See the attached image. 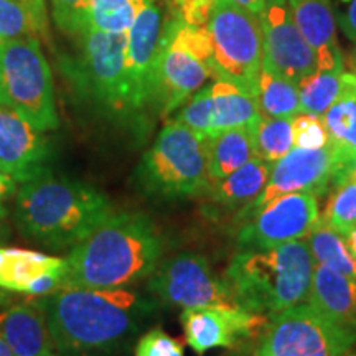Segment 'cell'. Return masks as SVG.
Wrapping results in <instances>:
<instances>
[{
	"mask_svg": "<svg viewBox=\"0 0 356 356\" xmlns=\"http://www.w3.org/2000/svg\"><path fill=\"white\" fill-rule=\"evenodd\" d=\"M38 305L58 356H124L155 309L126 289H60Z\"/></svg>",
	"mask_w": 356,
	"mask_h": 356,
	"instance_id": "6da1fadb",
	"label": "cell"
},
{
	"mask_svg": "<svg viewBox=\"0 0 356 356\" xmlns=\"http://www.w3.org/2000/svg\"><path fill=\"white\" fill-rule=\"evenodd\" d=\"M163 252L154 221L142 213H111L65 257L61 289H124L149 277Z\"/></svg>",
	"mask_w": 356,
	"mask_h": 356,
	"instance_id": "7a4b0ae2",
	"label": "cell"
},
{
	"mask_svg": "<svg viewBox=\"0 0 356 356\" xmlns=\"http://www.w3.org/2000/svg\"><path fill=\"white\" fill-rule=\"evenodd\" d=\"M111 213L108 197L95 186L47 168L17 188L13 221L32 243L63 251L88 238Z\"/></svg>",
	"mask_w": 356,
	"mask_h": 356,
	"instance_id": "3957f363",
	"label": "cell"
},
{
	"mask_svg": "<svg viewBox=\"0 0 356 356\" xmlns=\"http://www.w3.org/2000/svg\"><path fill=\"white\" fill-rule=\"evenodd\" d=\"M315 262L304 239L269 249H244L226 267L225 279L239 309L277 315L307 300Z\"/></svg>",
	"mask_w": 356,
	"mask_h": 356,
	"instance_id": "277c9868",
	"label": "cell"
},
{
	"mask_svg": "<svg viewBox=\"0 0 356 356\" xmlns=\"http://www.w3.org/2000/svg\"><path fill=\"white\" fill-rule=\"evenodd\" d=\"M137 180L147 195L177 200L207 195L210 188L207 139L170 121L142 157Z\"/></svg>",
	"mask_w": 356,
	"mask_h": 356,
	"instance_id": "5b68a950",
	"label": "cell"
},
{
	"mask_svg": "<svg viewBox=\"0 0 356 356\" xmlns=\"http://www.w3.org/2000/svg\"><path fill=\"white\" fill-rule=\"evenodd\" d=\"M211 70V38L207 25H186L175 15L163 26L154 109L167 118L200 91Z\"/></svg>",
	"mask_w": 356,
	"mask_h": 356,
	"instance_id": "8992f818",
	"label": "cell"
},
{
	"mask_svg": "<svg viewBox=\"0 0 356 356\" xmlns=\"http://www.w3.org/2000/svg\"><path fill=\"white\" fill-rule=\"evenodd\" d=\"M0 99L38 131L58 127L51 70L38 38L0 42Z\"/></svg>",
	"mask_w": 356,
	"mask_h": 356,
	"instance_id": "52a82bcc",
	"label": "cell"
},
{
	"mask_svg": "<svg viewBox=\"0 0 356 356\" xmlns=\"http://www.w3.org/2000/svg\"><path fill=\"white\" fill-rule=\"evenodd\" d=\"M207 29L211 38L213 78L256 96L264 56L259 17L231 0H215Z\"/></svg>",
	"mask_w": 356,
	"mask_h": 356,
	"instance_id": "ba28073f",
	"label": "cell"
},
{
	"mask_svg": "<svg viewBox=\"0 0 356 356\" xmlns=\"http://www.w3.org/2000/svg\"><path fill=\"white\" fill-rule=\"evenodd\" d=\"M356 345V330L333 323L307 302L273 315L254 356H343Z\"/></svg>",
	"mask_w": 356,
	"mask_h": 356,
	"instance_id": "9c48e42d",
	"label": "cell"
},
{
	"mask_svg": "<svg viewBox=\"0 0 356 356\" xmlns=\"http://www.w3.org/2000/svg\"><path fill=\"white\" fill-rule=\"evenodd\" d=\"M149 291L165 304L181 309H239L226 280L218 277L207 257L195 252H180L162 262L159 269L155 267Z\"/></svg>",
	"mask_w": 356,
	"mask_h": 356,
	"instance_id": "30bf717a",
	"label": "cell"
},
{
	"mask_svg": "<svg viewBox=\"0 0 356 356\" xmlns=\"http://www.w3.org/2000/svg\"><path fill=\"white\" fill-rule=\"evenodd\" d=\"M346 154L328 142L322 149H292L291 152L273 163L270 177L264 190L246 211L238 216V221L252 216L273 200L287 193L310 191L318 195L325 193L333 185L340 173Z\"/></svg>",
	"mask_w": 356,
	"mask_h": 356,
	"instance_id": "8fae6325",
	"label": "cell"
},
{
	"mask_svg": "<svg viewBox=\"0 0 356 356\" xmlns=\"http://www.w3.org/2000/svg\"><path fill=\"white\" fill-rule=\"evenodd\" d=\"M318 221L317 195L310 191L287 193L239 221L238 244L244 249H269L305 239Z\"/></svg>",
	"mask_w": 356,
	"mask_h": 356,
	"instance_id": "7c38bea8",
	"label": "cell"
},
{
	"mask_svg": "<svg viewBox=\"0 0 356 356\" xmlns=\"http://www.w3.org/2000/svg\"><path fill=\"white\" fill-rule=\"evenodd\" d=\"M259 22L262 68L293 84L317 71V56L297 29L287 0H266Z\"/></svg>",
	"mask_w": 356,
	"mask_h": 356,
	"instance_id": "4fadbf2b",
	"label": "cell"
},
{
	"mask_svg": "<svg viewBox=\"0 0 356 356\" xmlns=\"http://www.w3.org/2000/svg\"><path fill=\"white\" fill-rule=\"evenodd\" d=\"M163 26L160 8L149 3L127 32V108L131 118H142L145 111L154 108Z\"/></svg>",
	"mask_w": 356,
	"mask_h": 356,
	"instance_id": "5bb4252c",
	"label": "cell"
},
{
	"mask_svg": "<svg viewBox=\"0 0 356 356\" xmlns=\"http://www.w3.org/2000/svg\"><path fill=\"white\" fill-rule=\"evenodd\" d=\"M83 37L84 76L92 96L114 114H127V32L86 30Z\"/></svg>",
	"mask_w": 356,
	"mask_h": 356,
	"instance_id": "9a60e30c",
	"label": "cell"
},
{
	"mask_svg": "<svg viewBox=\"0 0 356 356\" xmlns=\"http://www.w3.org/2000/svg\"><path fill=\"white\" fill-rule=\"evenodd\" d=\"M180 320L186 345L198 355L215 348H233L267 323L266 315L222 307L184 309Z\"/></svg>",
	"mask_w": 356,
	"mask_h": 356,
	"instance_id": "2e32d148",
	"label": "cell"
},
{
	"mask_svg": "<svg viewBox=\"0 0 356 356\" xmlns=\"http://www.w3.org/2000/svg\"><path fill=\"white\" fill-rule=\"evenodd\" d=\"M48 157L43 132L0 99V172L20 185L47 170Z\"/></svg>",
	"mask_w": 356,
	"mask_h": 356,
	"instance_id": "e0dca14e",
	"label": "cell"
},
{
	"mask_svg": "<svg viewBox=\"0 0 356 356\" xmlns=\"http://www.w3.org/2000/svg\"><path fill=\"white\" fill-rule=\"evenodd\" d=\"M292 19L317 56V70H345L332 0H287Z\"/></svg>",
	"mask_w": 356,
	"mask_h": 356,
	"instance_id": "ac0fdd59",
	"label": "cell"
},
{
	"mask_svg": "<svg viewBox=\"0 0 356 356\" xmlns=\"http://www.w3.org/2000/svg\"><path fill=\"white\" fill-rule=\"evenodd\" d=\"M0 338L13 356H53L50 333L38 302L0 312Z\"/></svg>",
	"mask_w": 356,
	"mask_h": 356,
	"instance_id": "d6986e66",
	"label": "cell"
},
{
	"mask_svg": "<svg viewBox=\"0 0 356 356\" xmlns=\"http://www.w3.org/2000/svg\"><path fill=\"white\" fill-rule=\"evenodd\" d=\"M305 302L333 323L356 330V280L315 266Z\"/></svg>",
	"mask_w": 356,
	"mask_h": 356,
	"instance_id": "ffe728a7",
	"label": "cell"
},
{
	"mask_svg": "<svg viewBox=\"0 0 356 356\" xmlns=\"http://www.w3.org/2000/svg\"><path fill=\"white\" fill-rule=\"evenodd\" d=\"M270 170L273 163L254 157L228 177L213 181L207 195L218 208L225 211H236L239 216L264 190Z\"/></svg>",
	"mask_w": 356,
	"mask_h": 356,
	"instance_id": "44dd1931",
	"label": "cell"
},
{
	"mask_svg": "<svg viewBox=\"0 0 356 356\" xmlns=\"http://www.w3.org/2000/svg\"><path fill=\"white\" fill-rule=\"evenodd\" d=\"M211 96L213 136L228 129L251 127L261 118L257 97L233 83L216 79L211 84Z\"/></svg>",
	"mask_w": 356,
	"mask_h": 356,
	"instance_id": "7402d4cb",
	"label": "cell"
},
{
	"mask_svg": "<svg viewBox=\"0 0 356 356\" xmlns=\"http://www.w3.org/2000/svg\"><path fill=\"white\" fill-rule=\"evenodd\" d=\"M207 154L211 184L228 177L256 157L249 127L228 129L215 134L207 139Z\"/></svg>",
	"mask_w": 356,
	"mask_h": 356,
	"instance_id": "603a6c76",
	"label": "cell"
},
{
	"mask_svg": "<svg viewBox=\"0 0 356 356\" xmlns=\"http://www.w3.org/2000/svg\"><path fill=\"white\" fill-rule=\"evenodd\" d=\"M328 139L341 152H356V74L343 71L341 91L322 115Z\"/></svg>",
	"mask_w": 356,
	"mask_h": 356,
	"instance_id": "cb8c5ba5",
	"label": "cell"
},
{
	"mask_svg": "<svg viewBox=\"0 0 356 356\" xmlns=\"http://www.w3.org/2000/svg\"><path fill=\"white\" fill-rule=\"evenodd\" d=\"M65 257H53L26 249H7L0 270V287L12 292H25L35 279L44 273L60 269Z\"/></svg>",
	"mask_w": 356,
	"mask_h": 356,
	"instance_id": "d4e9b609",
	"label": "cell"
},
{
	"mask_svg": "<svg viewBox=\"0 0 356 356\" xmlns=\"http://www.w3.org/2000/svg\"><path fill=\"white\" fill-rule=\"evenodd\" d=\"M315 266H325L328 269L356 280V259L351 254L345 236L318 221L317 226L305 238Z\"/></svg>",
	"mask_w": 356,
	"mask_h": 356,
	"instance_id": "484cf974",
	"label": "cell"
},
{
	"mask_svg": "<svg viewBox=\"0 0 356 356\" xmlns=\"http://www.w3.org/2000/svg\"><path fill=\"white\" fill-rule=\"evenodd\" d=\"M257 106L266 118L292 119L302 113L299 88L273 71L262 68L257 79Z\"/></svg>",
	"mask_w": 356,
	"mask_h": 356,
	"instance_id": "4316f807",
	"label": "cell"
},
{
	"mask_svg": "<svg viewBox=\"0 0 356 356\" xmlns=\"http://www.w3.org/2000/svg\"><path fill=\"white\" fill-rule=\"evenodd\" d=\"M249 132L256 157L266 162H277L293 149L292 119L261 115L257 122L249 127Z\"/></svg>",
	"mask_w": 356,
	"mask_h": 356,
	"instance_id": "83f0119b",
	"label": "cell"
},
{
	"mask_svg": "<svg viewBox=\"0 0 356 356\" xmlns=\"http://www.w3.org/2000/svg\"><path fill=\"white\" fill-rule=\"evenodd\" d=\"M345 70H317L297 84L302 113L322 115L341 91Z\"/></svg>",
	"mask_w": 356,
	"mask_h": 356,
	"instance_id": "f1b7e54d",
	"label": "cell"
},
{
	"mask_svg": "<svg viewBox=\"0 0 356 356\" xmlns=\"http://www.w3.org/2000/svg\"><path fill=\"white\" fill-rule=\"evenodd\" d=\"M332 188L320 221L346 238L356 228V177L346 175L340 178Z\"/></svg>",
	"mask_w": 356,
	"mask_h": 356,
	"instance_id": "f546056e",
	"label": "cell"
},
{
	"mask_svg": "<svg viewBox=\"0 0 356 356\" xmlns=\"http://www.w3.org/2000/svg\"><path fill=\"white\" fill-rule=\"evenodd\" d=\"M139 12L140 8L132 0H91L88 8L86 30L108 33L129 32Z\"/></svg>",
	"mask_w": 356,
	"mask_h": 356,
	"instance_id": "4dcf8cb0",
	"label": "cell"
},
{
	"mask_svg": "<svg viewBox=\"0 0 356 356\" xmlns=\"http://www.w3.org/2000/svg\"><path fill=\"white\" fill-rule=\"evenodd\" d=\"M48 25L20 0H0V42L47 37Z\"/></svg>",
	"mask_w": 356,
	"mask_h": 356,
	"instance_id": "1f68e13d",
	"label": "cell"
},
{
	"mask_svg": "<svg viewBox=\"0 0 356 356\" xmlns=\"http://www.w3.org/2000/svg\"><path fill=\"white\" fill-rule=\"evenodd\" d=\"M173 121L184 124L203 139L213 136V96L211 86L202 88L181 106Z\"/></svg>",
	"mask_w": 356,
	"mask_h": 356,
	"instance_id": "d6a6232c",
	"label": "cell"
},
{
	"mask_svg": "<svg viewBox=\"0 0 356 356\" xmlns=\"http://www.w3.org/2000/svg\"><path fill=\"white\" fill-rule=\"evenodd\" d=\"M293 147L299 149H322L330 142L320 115L300 113L292 118Z\"/></svg>",
	"mask_w": 356,
	"mask_h": 356,
	"instance_id": "836d02e7",
	"label": "cell"
},
{
	"mask_svg": "<svg viewBox=\"0 0 356 356\" xmlns=\"http://www.w3.org/2000/svg\"><path fill=\"white\" fill-rule=\"evenodd\" d=\"M91 0H51L53 20L61 32L81 35L86 30L88 8Z\"/></svg>",
	"mask_w": 356,
	"mask_h": 356,
	"instance_id": "e575fe53",
	"label": "cell"
},
{
	"mask_svg": "<svg viewBox=\"0 0 356 356\" xmlns=\"http://www.w3.org/2000/svg\"><path fill=\"white\" fill-rule=\"evenodd\" d=\"M134 356H185L184 345L162 328H152L137 341Z\"/></svg>",
	"mask_w": 356,
	"mask_h": 356,
	"instance_id": "d590c367",
	"label": "cell"
},
{
	"mask_svg": "<svg viewBox=\"0 0 356 356\" xmlns=\"http://www.w3.org/2000/svg\"><path fill=\"white\" fill-rule=\"evenodd\" d=\"M215 0H173L175 15L186 25H207Z\"/></svg>",
	"mask_w": 356,
	"mask_h": 356,
	"instance_id": "8d00e7d4",
	"label": "cell"
},
{
	"mask_svg": "<svg viewBox=\"0 0 356 356\" xmlns=\"http://www.w3.org/2000/svg\"><path fill=\"white\" fill-rule=\"evenodd\" d=\"M335 19L346 38L356 44V0H337Z\"/></svg>",
	"mask_w": 356,
	"mask_h": 356,
	"instance_id": "74e56055",
	"label": "cell"
},
{
	"mask_svg": "<svg viewBox=\"0 0 356 356\" xmlns=\"http://www.w3.org/2000/svg\"><path fill=\"white\" fill-rule=\"evenodd\" d=\"M17 188H19V184H17L12 177L6 175L3 172H0V202H3V200L8 197H12V195H15Z\"/></svg>",
	"mask_w": 356,
	"mask_h": 356,
	"instance_id": "f35d334b",
	"label": "cell"
},
{
	"mask_svg": "<svg viewBox=\"0 0 356 356\" xmlns=\"http://www.w3.org/2000/svg\"><path fill=\"white\" fill-rule=\"evenodd\" d=\"M20 2H24L26 7L32 10L35 15H37L38 20H42L43 24L48 25V20H47V7H44V0H20Z\"/></svg>",
	"mask_w": 356,
	"mask_h": 356,
	"instance_id": "ab89813d",
	"label": "cell"
},
{
	"mask_svg": "<svg viewBox=\"0 0 356 356\" xmlns=\"http://www.w3.org/2000/svg\"><path fill=\"white\" fill-rule=\"evenodd\" d=\"M346 175H355L356 177V152L346 155L343 167H341V170H340V173H338V177L335 178V181H338L340 178H343ZM335 181H333V184H335Z\"/></svg>",
	"mask_w": 356,
	"mask_h": 356,
	"instance_id": "60d3db41",
	"label": "cell"
},
{
	"mask_svg": "<svg viewBox=\"0 0 356 356\" xmlns=\"http://www.w3.org/2000/svg\"><path fill=\"white\" fill-rule=\"evenodd\" d=\"M231 2L236 3V6L246 8L248 12L254 13V15L259 17V13L262 12V8H264L266 0H231Z\"/></svg>",
	"mask_w": 356,
	"mask_h": 356,
	"instance_id": "b9f144b4",
	"label": "cell"
},
{
	"mask_svg": "<svg viewBox=\"0 0 356 356\" xmlns=\"http://www.w3.org/2000/svg\"><path fill=\"white\" fill-rule=\"evenodd\" d=\"M8 233H10V229H8V211L3 207V203L0 202V244L7 241Z\"/></svg>",
	"mask_w": 356,
	"mask_h": 356,
	"instance_id": "7bdbcfd3",
	"label": "cell"
},
{
	"mask_svg": "<svg viewBox=\"0 0 356 356\" xmlns=\"http://www.w3.org/2000/svg\"><path fill=\"white\" fill-rule=\"evenodd\" d=\"M346 243H348V248H350L351 254H353L355 259H356V228L351 231L348 236H346Z\"/></svg>",
	"mask_w": 356,
	"mask_h": 356,
	"instance_id": "ee69618b",
	"label": "cell"
},
{
	"mask_svg": "<svg viewBox=\"0 0 356 356\" xmlns=\"http://www.w3.org/2000/svg\"><path fill=\"white\" fill-rule=\"evenodd\" d=\"M0 356H13L10 348H8L7 343L2 340V338H0Z\"/></svg>",
	"mask_w": 356,
	"mask_h": 356,
	"instance_id": "f6af8a7d",
	"label": "cell"
},
{
	"mask_svg": "<svg viewBox=\"0 0 356 356\" xmlns=\"http://www.w3.org/2000/svg\"><path fill=\"white\" fill-rule=\"evenodd\" d=\"M132 2H134V3H136V6H137V7H139V8H140V10H142V8H144V7H147V6H149V3H152V0H132Z\"/></svg>",
	"mask_w": 356,
	"mask_h": 356,
	"instance_id": "bcb514c9",
	"label": "cell"
},
{
	"mask_svg": "<svg viewBox=\"0 0 356 356\" xmlns=\"http://www.w3.org/2000/svg\"><path fill=\"white\" fill-rule=\"evenodd\" d=\"M3 259H6V248H0V270H2Z\"/></svg>",
	"mask_w": 356,
	"mask_h": 356,
	"instance_id": "7dc6e473",
	"label": "cell"
},
{
	"mask_svg": "<svg viewBox=\"0 0 356 356\" xmlns=\"http://www.w3.org/2000/svg\"><path fill=\"white\" fill-rule=\"evenodd\" d=\"M343 356H356V348H355V346L348 351V353H345Z\"/></svg>",
	"mask_w": 356,
	"mask_h": 356,
	"instance_id": "c3c4849f",
	"label": "cell"
},
{
	"mask_svg": "<svg viewBox=\"0 0 356 356\" xmlns=\"http://www.w3.org/2000/svg\"><path fill=\"white\" fill-rule=\"evenodd\" d=\"M53 356H58V355H53Z\"/></svg>",
	"mask_w": 356,
	"mask_h": 356,
	"instance_id": "681fc988",
	"label": "cell"
},
{
	"mask_svg": "<svg viewBox=\"0 0 356 356\" xmlns=\"http://www.w3.org/2000/svg\"><path fill=\"white\" fill-rule=\"evenodd\" d=\"M252 356H254V355H252Z\"/></svg>",
	"mask_w": 356,
	"mask_h": 356,
	"instance_id": "f907efd6",
	"label": "cell"
}]
</instances>
